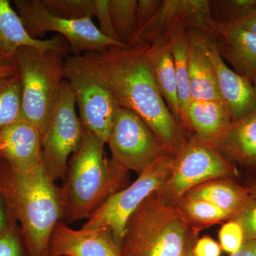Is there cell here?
<instances>
[{"label": "cell", "instance_id": "6da1fadb", "mask_svg": "<svg viewBox=\"0 0 256 256\" xmlns=\"http://www.w3.org/2000/svg\"><path fill=\"white\" fill-rule=\"evenodd\" d=\"M148 45L110 46L82 56L105 82L118 106L141 118L175 158L188 136L160 94L150 66Z\"/></svg>", "mask_w": 256, "mask_h": 256}, {"label": "cell", "instance_id": "7a4b0ae2", "mask_svg": "<svg viewBox=\"0 0 256 256\" xmlns=\"http://www.w3.org/2000/svg\"><path fill=\"white\" fill-rule=\"evenodd\" d=\"M0 191L20 226L28 256H50V238L63 220V207L60 188L44 164L21 172L4 161L0 170Z\"/></svg>", "mask_w": 256, "mask_h": 256}, {"label": "cell", "instance_id": "3957f363", "mask_svg": "<svg viewBox=\"0 0 256 256\" xmlns=\"http://www.w3.org/2000/svg\"><path fill=\"white\" fill-rule=\"evenodd\" d=\"M105 144L84 128L82 143L68 160L60 188L62 222L88 220L112 195L124 188L128 171L106 156Z\"/></svg>", "mask_w": 256, "mask_h": 256}, {"label": "cell", "instance_id": "277c9868", "mask_svg": "<svg viewBox=\"0 0 256 256\" xmlns=\"http://www.w3.org/2000/svg\"><path fill=\"white\" fill-rule=\"evenodd\" d=\"M197 239L174 204L156 192L128 218L120 250L122 256H182Z\"/></svg>", "mask_w": 256, "mask_h": 256}, {"label": "cell", "instance_id": "5b68a950", "mask_svg": "<svg viewBox=\"0 0 256 256\" xmlns=\"http://www.w3.org/2000/svg\"><path fill=\"white\" fill-rule=\"evenodd\" d=\"M66 53L23 46L14 54L22 85L23 119L44 132L63 82Z\"/></svg>", "mask_w": 256, "mask_h": 256}, {"label": "cell", "instance_id": "8992f818", "mask_svg": "<svg viewBox=\"0 0 256 256\" xmlns=\"http://www.w3.org/2000/svg\"><path fill=\"white\" fill-rule=\"evenodd\" d=\"M64 78L73 94L84 128L107 144L118 106L105 82L82 55L66 56Z\"/></svg>", "mask_w": 256, "mask_h": 256}, {"label": "cell", "instance_id": "52a82bcc", "mask_svg": "<svg viewBox=\"0 0 256 256\" xmlns=\"http://www.w3.org/2000/svg\"><path fill=\"white\" fill-rule=\"evenodd\" d=\"M174 163V156L169 154L160 158L130 186L112 195L88 218L82 228L110 227L120 247L128 218L148 196L161 190L171 174Z\"/></svg>", "mask_w": 256, "mask_h": 256}, {"label": "cell", "instance_id": "ba28073f", "mask_svg": "<svg viewBox=\"0 0 256 256\" xmlns=\"http://www.w3.org/2000/svg\"><path fill=\"white\" fill-rule=\"evenodd\" d=\"M13 2L30 36L41 40L47 32L60 33L69 44L74 55L127 45L104 36L92 18L67 20L55 16L44 8L41 0H14Z\"/></svg>", "mask_w": 256, "mask_h": 256}, {"label": "cell", "instance_id": "9c48e42d", "mask_svg": "<svg viewBox=\"0 0 256 256\" xmlns=\"http://www.w3.org/2000/svg\"><path fill=\"white\" fill-rule=\"evenodd\" d=\"M84 134L80 118L68 82L64 80L54 108L42 132V159L54 182L64 180L70 156L80 146Z\"/></svg>", "mask_w": 256, "mask_h": 256}, {"label": "cell", "instance_id": "30bf717a", "mask_svg": "<svg viewBox=\"0 0 256 256\" xmlns=\"http://www.w3.org/2000/svg\"><path fill=\"white\" fill-rule=\"evenodd\" d=\"M236 172L235 164L226 159L213 146L195 136H190L183 149L174 158L170 178L156 194L174 203L198 185L215 178H226Z\"/></svg>", "mask_w": 256, "mask_h": 256}, {"label": "cell", "instance_id": "8fae6325", "mask_svg": "<svg viewBox=\"0 0 256 256\" xmlns=\"http://www.w3.org/2000/svg\"><path fill=\"white\" fill-rule=\"evenodd\" d=\"M111 159L126 171L140 174L170 154L151 128L132 111L118 107L108 139Z\"/></svg>", "mask_w": 256, "mask_h": 256}, {"label": "cell", "instance_id": "7c38bea8", "mask_svg": "<svg viewBox=\"0 0 256 256\" xmlns=\"http://www.w3.org/2000/svg\"><path fill=\"white\" fill-rule=\"evenodd\" d=\"M214 22L208 0H162L154 18L134 34L129 44H150L180 28H196L208 34Z\"/></svg>", "mask_w": 256, "mask_h": 256}, {"label": "cell", "instance_id": "4fadbf2b", "mask_svg": "<svg viewBox=\"0 0 256 256\" xmlns=\"http://www.w3.org/2000/svg\"><path fill=\"white\" fill-rule=\"evenodd\" d=\"M207 36L234 72L256 84V36L236 24L216 21Z\"/></svg>", "mask_w": 256, "mask_h": 256}, {"label": "cell", "instance_id": "5bb4252c", "mask_svg": "<svg viewBox=\"0 0 256 256\" xmlns=\"http://www.w3.org/2000/svg\"><path fill=\"white\" fill-rule=\"evenodd\" d=\"M50 256H122L110 227L75 230L57 224L50 244Z\"/></svg>", "mask_w": 256, "mask_h": 256}, {"label": "cell", "instance_id": "9a60e30c", "mask_svg": "<svg viewBox=\"0 0 256 256\" xmlns=\"http://www.w3.org/2000/svg\"><path fill=\"white\" fill-rule=\"evenodd\" d=\"M202 32L204 46L213 64L218 90L230 112L232 122L244 118L256 109V88L228 66L210 37Z\"/></svg>", "mask_w": 256, "mask_h": 256}, {"label": "cell", "instance_id": "2e32d148", "mask_svg": "<svg viewBox=\"0 0 256 256\" xmlns=\"http://www.w3.org/2000/svg\"><path fill=\"white\" fill-rule=\"evenodd\" d=\"M0 156L18 171H30L43 164L42 134L24 119L0 131Z\"/></svg>", "mask_w": 256, "mask_h": 256}, {"label": "cell", "instance_id": "e0dca14e", "mask_svg": "<svg viewBox=\"0 0 256 256\" xmlns=\"http://www.w3.org/2000/svg\"><path fill=\"white\" fill-rule=\"evenodd\" d=\"M208 144L234 164L256 168V109L230 122Z\"/></svg>", "mask_w": 256, "mask_h": 256}, {"label": "cell", "instance_id": "ac0fdd59", "mask_svg": "<svg viewBox=\"0 0 256 256\" xmlns=\"http://www.w3.org/2000/svg\"><path fill=\"white\" fill-rule=\"evenodd\" d=\"M68 42L56 36L50 40H37L28 34L16 10L8 0H0V54L14 57L18 48L32 46L42 50L66 53Z\"/></svg>", "mask_w": 256, "mask_h": 256}, {"label": "cell", "instance_id": "d6986e66", "mask_svg": "<svg viewBox=\"0 0 256 256\" xmlns=\"http://www.w3.org/2000/svg\"><path fill=\"white\" fill-rule=\"evenodd\" d=\"M186 32L192 100H223L218 90L213 64L204 46L202 31L188 28H186Z\"/></svg>", "mask_w": 256, "mask_h": 256}, {"label": "cell", "instance_id": "ffe728a7", "mask_svg": "<svg viewBox=\"0 0 256 256\" xmlns=\"http://www.w3.org/2000/svg\"><path fill=\"white\" fill-rule=\"evenodd\" d=\"M148 57L152 73L160 94L170 112L182 127L178 80L168 35L148 45Z\"/></svg>", "mask_w": 256, "mask_h": 256}, {"label": "cell", "instance_id": "44dd1931", "mask_svg": "<svg viewBox=\"0 0 256 256\" xmlns=\"http://www.w3.org/2000/svg\"><path fill=\"white\" fill-rule=\"evenodd\" d=\"M232 122L223 100H192L186 110L184 129L188 137L195 136L210 143Z\"/></svg>", "mask_w": 256, "mask_h": 256}, {"label": "cell", "instance_id": "7402d4cb", "mask_svg": "<svg viewBox=\"0 0 256 256\" xmlns=\"http://www.w3.org/2000/svg\"><path fill=\"white\" fill-rule=\"evenodd\" d=\"M184 195L210 202L232 214L234 218L252 198L249 188L224 178H215L198 185Z\"/></svg>", "mask_w": 256, "mask_h": 256}, {"label": "cell", "instance_id": "603a6c76", "mask_svg": "<svg viewBox=\"0 0 256 256\" xmlns=\"http://www.w3.org/2000/svg\"><path fill=\"white\" fill-rule=\"evenodd\" d=\"M173 204L196 236L203 229L234 218L233 214L210 202L185 195Z\"/></svg>", "mask_w": 256, "mask_h": 256}, {"label": "cell", "instance_id": "cb8c5ba5", "mask_svg": "<svg viewBox=\"0 0 256 256\" xmlns=\"http://www.w3.org/2000/svg\"><path fill=\"white\" fill-rule=\"evenodd\" d=\"M170 52L174 62L178 80V100L181 109L182 127L186 110L191 102L190 76H188V40L186 28H180L168 34Z\"/></svg>", "mask_w": 256, "mask_h": 256}, {"label": "cell", "instance_id": "d4e9b609", "mask_svg": "<svg viewBox=\"0 0 256 256\" xmlns=\"http://www.w3.org/2000/svg\"><path fill=\"white\" fill-rule=\"evenodd\" d=\"M23 119L20 75L0 80V131Z\"/></svg>", "mask_w": 256, "mask_h": 256}, {"label": "cell", "instance_id": "484cf974", "mask_svg": "<svg viewBox=\"0 0 256 256\" xmlns=\"http://www.w3.org/2000/svg\"><path fill=\"white\" fill-rule=\"evenodd\" d=\"M138 0H109L111 20L119 41L129 44L137 32Z\"/></svg>", "mask_w": 256, "mask_h": 256}, {"label": "cell", "instance_id": "4316f807", "mask_svg": "<svg viewBox=\"0 0 256 256\" xmlns=\"http://www.w3.org/2000/svg\"><path fill=\"white\" fill-rule=\"evenodd\" d=\"M50 13L67 20L95 16V0H41Z\"/></svg>", "mask_w": 256, "mask_h": 256}, {"label": "cell", "instance_id": "83f0119b", "mask_svg": "<svg viewBox=\"0 0 256 256\" xmlns=\"http://www.w3.org/2000/svg\"><path fill=\"white\" fill-rule=\"evenodd\" d=\"M212 16L216 21L234 23L256 11V0L210 1Z\"/></svg>", "mask_w": 256, "mask_h": 256}, {"label": "cell", "instance_id": "f1b7e54d", "mask_svg": "<svg viewBox=\"0 0 256 256\" xmlns=\"http://www.w3.org/2000/svg\"><path fill=\"white\" fill-rule=\"evenodd\" d=\"M0 256H28L18 223L0 234Z\"/></svg>", "mask_w": 256, "mask_h": 256}, {"label": "cell", "instance_id": "f546056e", "mask_svg": "<svg viewBox=\"0 0 256 256\" xmlns=\"http://www.w3.org/2000/svg\"><path fill=\"white\" fill-rule=\"evenodd\" d=\"M218 239L222 250L230 255L238 250L245 242L244 229L236 220H229L220 228Z\"/></svg>", "mask_w": 256, "mask_h": 256}, {"label": "cell", "instance_id": "4dcf8cb0", "mask_svg": "<svg viewBox=\"0 0 256 256\" xmlns=\"http://www.w3.org/2000/svg\"><path fill=\"white\" fill-rule=\"evenodd\" d=\"M95 16L98 20V28L101 33L108 38L121 43L111 20L109 0H95Z\"/></svg>", "mask_w": 256, "mask_h": 256}, {"label": "cell", "instance_id": "1f68e13d", "mask_svg": "<svg viewBox=\"0 0 256 256\" xmlns=\"http://www.w3.org/2000/svg\"><path fill=\"white\" fill-rule=\"evenodd\" d=\"M234 220L242 225L245 240L256 239V198H252Z\"/></svg>", "mask_w": 256, "mask_h": 256}, {"label": "cell", "instance_id": "d6a6232c", "mask_svg": "<svg viewBox=\"0 0 256 256\" xmlns=\"http://www.w3.org/2000/svg\"><path fill=\"white\" fill-rule=\"evenodd\" d=\"M162 2V0H138L136 11L137 32L142 30L154 18L161 6Z\"/></svg>", "mask_w": 256, "mask_h": 256}, {"label": "cell", "instance_id": "836d02e7", "mask_svg": "<svg viewBox=\"0 0 256 256\" xmlns=\"http://www.w3.org/2000/svg\"><path fill=\"white\" fill-rule=\"evenodd\" d=\"M195 256H220L222 249L220 242L210 236L198 238L192 248Z\"/></svg>", "mask_w": 256, "mask_h": 256}, {"label": "cell", "instance_id": "e575fe53", "mask_svg": "<svg viewBox=\"0 0 256 256\" xmlns=\"http://www.w3.org/2000/svg\"><path fill=\"white\" fill-rule=\"evenodd\" d=\"M16 223L18 222L12 213L4 194L0 191V234Z\"/></svg>", "mask_w": 256, "mask_h": 256}, {"label": "cell", "instance_id": "d590c367", "mask_svg": "<svg viewBox=\"0 0 256 256\" xmlns=\"http://www.w3.org/2000/svg\"><path fill=\"white\" fill-rule=\"evenodd\" d=\"M18 75H20V72L14 57L0 54V80Z\"/></svg>", "mask_w": 256, "mask_h": 256}, {"label": "cell", "instance_id": "8d00e7d4", "mask_svg": "<svg viewBox=\"0 0 256 256\" xmlns=\"http://www.w3.org/2000/svg\"><path fill=\"white\" fill-rule=\"evenodd\" d=\"M230 256H256V239L245 240L242 248Z\"/></svg>", "mask_w": 256, "mask_h": 256}, {"label": "cell", "instance_id": "74e56055", "mask_svg": "<svg viewBox=\"0 0 256 256\" xmlns=\"http://www.w3.org/2000/svg\"><path fill=\"white\" fill-rule=\"evenodd\" d=\"M234 24H236L239 26L248 30L256 36V11Z\"/></svg>", "mask_w": 256, "mask_h": 256}, {"label": "cell", "instance_id": "f35d334b", "mask_svg": "<svg viewBox=\"0 0 256 256\" xmlns=\"http://www.w3.org/2000/svg\"><path fill=\"white\" fill-rule=\"evenodd\" d=\"M194 242H192V244H190V245L188 246L186 250L184 252L182 256H195L194 254L193 250H192V248H193Z\"/></svg>", "mask_w": 256, "mask_h": 256}, {"label": "cell", "instance_id": "ab89813d", "mask_svg": "<svg viewBox=\"0 0 256 256\" xmlns=\"http://www.w3.org/2000/svg\"><path fill=\"white\" fill-rule=\"evenodd\" d=\"M249 191H250V195H252V198H256V184L249 186Z\"/></svg>", "mask_w": 256, "mask_h": 256}, {"label": "cell", "instance_id": "60d3db41", "mask_svg": "<svg viewBox=\"0 0 256 256\" xmlns=\"http://www.w3.org/2000/svg\"><path fill=\"white\" fill-rule=\"evenodd\" d=\"M4 160L2 159V158L0 156V170H1L2 166L3 164H4Z\"/></svg>", "mask_w": 256, "mask_h": 256}, {"label": "cell", "instance_id": "b9f144b4", "mask_svg": "<svg viewBox=\"0 0 256 256\" xmlns=\"http://www.w3.org/2000/svg\"><path fill=\"white\" fill-rule=\"evenodd\" d=\"M255 87L256 88V85H255Z\"/></svg>", "mask_w": 256, "mask_h": 256}]
</instances>
